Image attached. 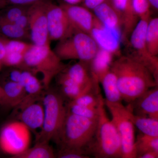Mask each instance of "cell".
<instances>
[{
	"label": "cell",
	"instance_id": "obj_1",
	"mask_svg": "<svg viewBox=\"0 0 158 158\" xmlns=\"http://www.w3.org/2000/svg\"><path fill=\"white\" fill-rule=\"evenodd\" d=\"M122 100L130 103L151 88L158 86V81L145 66L128 56H120L111 65Z\"/></svg>",
	"mask_w": 158,
	"mask_h": 158
},
{
	"label": "cell",
	"instance_id": "obj_2",
	"mask_svg": "<svg viewBox=\"0 0 158 158\" xmlns=\"http://www.w3.org/2000/svg\"><path fill=\"white\" fill-rule=\"evenodd\" d=\"M97 122V119L81 117L67 111L56 141L62 145V151L83 153V150L89 147L93 141Z\"/></svg>",
	"mask_w": 158,
	"mask_h": 158
},
{
	"label": "cell",
	"instance_id": "obj_3",
	"mask_svg": "<svg viewBox=\"0 0 158 158\" xmlns=\"http://www.w3.org/2000/svg\"><path fill=\"white\" fill-rule=\"evenodd\" d=\"M97 109L96 131L90 148L98 158H121L120 138L115 124L107 115L101 94Z\"/></svg>",
	"mask_w": 158,
	"mask_h": 158
},
{
	"label": "cell",
	"instance_id": "obj_4",
	"mask_svg": "<svg viewBox=\"0 0 158 158\" xmlns=\"http://www.w3.org/2000/svg\"><path fill=\"white\" fill-rule=\"evenodd\" d=\"M23 68L34 74H40L44 87L48 89L53 79L62 72L65 65L51 49L50 44L43 46L33 44L25 54Z\"/></svg>",
	"mask_w": 158,
	"mask_h": 158
},
{
	"label": "cell",
	"instance_id": "obj_5",
	"mask_svg": "<svg viewBox=\"0 0 158 158\" xmlns=\"http://www.w3.org/2000/svg\"><path fill=\"white\" fill-rule=\"evenodd\" d=\"M44 117L42 128L38 133L36 142H49L56 140L61 131L67 113L62 96L56 91H48L42 98Z\"/></svg>",
	"mask_w": 158,
	"mask_h": 158
},
{
	"label": "cell",
	"instance_id": "obj_6",
	"mask_svg": "<svg viewBox=\"0 0 158 158\" xmlns=\"http://www.w3.org/2000/svg\"><path fill=\"white\" fill-rule=\"evenodd\" d=\"M98 49L90 35L77 31L70 37L59 41L54 51L62 61L74 59L90 62Z\"/></svg>",
	"mask_w": 158,
	"mask_h": 158
},
{
	"label": "cell",
	"instance_id": "obj_7",
	"mask_svg": "<svg viewBox=\"0 0 158 158\" xmlns=\"http://www.w3.org/2000/svg\"><path fill=\"white\" fill-rule=\"evenodd\" d=\"M104 102L120 138L121 158H137L135 127L130 120L127 108L121 102H110L105 99Z\"/></svg>",
	"mask_w": 158,
	"mask_h": 158
},
{
	"label": "cell",
	"instance_id": "obj_8",
	"mask_svg": "<svg viewBox=\"0 0 158 158\" xmlns=\"http://www.w3.org/2000/svg\"><path fill=\"white\" fill-rule=\"evenodd\" d=\"M31 142V131L19 120L8 123L0 130V151L9 156L25 151Z\"/></svg>",
	"mask_w": 158,
	"mask_h": 158
},
{
	"label": "cell",
	"instance_id": "obj_9",
	"mask_svg": "<svg viewBox=\"0 0 158 158\" xmlns=\"http://www.w3.org/2000/svg\"><path fill=\"white\" fill-rule=\"evenodd\" d=\"M148 21L140 19L130 35L127 43L128 56L145 66L158 81V58L150 53L145 42Z\"/></svg>",
	"mask_w": 158,
	"mask_h": 158
},
{
	"label": "cell",
	"instance_id": "obj_10",
	"mask_svg": "<svg viewBox=\"0 0 158 158\" xmlns=\"http://www.w3.org/2000/svg\"><path fill=\"white\" fill-rule=\"evenodd\" d=\"M44 5L50 40L60 41L70 37L77 32L61 6L44 1Z\"/></svg>",
	"mask_w": 158,
	"mask_h": 158
},
{
	"label": "cell",
	"instance_id": "obj_11",
	"mask_svg": "<svg viewBox=\"0 0 158 158\" xmlns=\"http://www.w3.org/2000/svg\"><path fill=\"white\" fill-rule=\"evenodd\" d=\"M30 39L33 44L43 46L50 44L47 18L43 0L31 5L28 10Z\"/></svg>",
	"mask_w": 158,
	"mask_h": 158
},
{
	"label": "cell",
	"instance_id": "obj_12",
	"mask_svg": "<svg viewBox=\"0 0 158 158\" xmlns=\"http://www.w3.org/2000/svg\"><path fill=\"white\" fill-rule=\"evenodd\" d=\"M117 13L122 25V43L127 44L139 21L133 8L132 0H107Z\"/></svg>",
	"mask_w": 158,
	"mask_h": 158
},
{
	"label": "cell",
	"instance_id": "obj_13",
	"mask_svg": "<svg viewBox=\"0 0 158 158\" xmlns=\"http://www.w3.org/2000/svg\"><path fill=\"white\" fill-rule=\"evenodd\" d=\"M21 109L19 121L25 125L30 131L39 132L42 128L44 117L42 101L38 98L26 99L18 106Z\"/></svg>",
	"mask_w": 158,
	"mask_h": 158
},
{
	"label": "cell",
	"instance_id": "obj_14",
	"mask_svg": "<svg viewBox=\"0 0 158 158\" xmlns=\"http://www.w3.org/2000/svg\"><path fill=\"white\" fill-rule=\"evenodd\" d=\"M64 9L71 23L77 31L90 35L96 17L86 7L63 3L60 6Z\"/></svg>",
	"mask_w": 158,
	"mask_h": 158
},
{
	"label": "cell",
	"instance_id": "obj_15",
	"mask_svg": "<svg viewBox=\"0 0 158 158\" xmlns=\"http://www.w3.org/2000/svg\"><path fill=\"white\" fill-rule=\"evenodd\" d=\"M90 35L99 48L110 52L114 56L120 54L121 35L107 28L97 18Z\"/></svg>",
	"mask_w": 158,
	"mask_h": 158
},
{
	"label": "cell",
	"instance_id": "obj_16",
	"mask_svg": "<svg viewBox=\"0 0 158 158\" xmlns=\"http://www.w3.org/2000/svg\"><path fill=\"white\" fill-rule=\"evenodd\" d=\"M138 116L158 119V87L151 88L126 107Z\"/></svg>",
	"mask_w": 158,
	"mask_h": 158
},
{
	"label": "cell",
	"instance_id": "obj_17",
	"mask_svg": "<svg viewBox=\"0 0 158 158\" xmlns=\"http://www.w3.org/2000/svg\"><path fill=\"white\" fill-rule=\"evenodd\" d=\"M94 14L107 28L122 37L121 21L116 11L107 0H105L93 9Z\"/></svg>",
	"mask_w": 158,
	"mask_h": 158
},
{
	"label": "cell",
	"instance_id": "obj_18",
	"mask_svg": "<svg viewBox=\"0 0 158 158\" xmlns=\"http://www.w3.org/2000/svg\"><path fill=\"white\" fill-rule=\"evenodd\" d=\"M114 56L110 52L99 48L96 55L89 63L92 77L99 83L101 79L110 70Z\"/></svg>",
	"mask_w": 158,
	"mask_h": 158
},
{
	"label": "cell",
	"instance_id": "obj_19",
	"mask_svg": "<svg viewBox=\"0 0 158 158\" xmlns=\"http://www.w3.org/2000/svg\"><path fill=\"white\" fill-rule=\"evenodd\" d=\"M0 86L3 90L1 105L18 106L27 96L23 87L18 82L8 81Z\"/></svg>",
	"mask_w": 158,
	"mask_h": 158
},
{
	"label": "cell",
	"instance_id": "obj_20",
	"mask_svg": "<svg viewBox=\"0 0 158 158\" xmlns=\"http://www.w3.org/2000/svg\"><path fill=\"white\" fill-rule=\"evenodd\" d=\"M59 84L61 87L62 93L70 100V101L75 99L82 94L98 85L97 81L94 82L88 86H83L69 77L64 73H61L59 78Z\"/></svg>",
	"mask_w": 158,
	"mask_h": 158
},
{
	"label": "cell",
	"instance_id": "obj_21",
	"mask_svg": "<svg viewBox=\"0 0 158 158\" xmlns=\"http://www.w3.org/2000/svg\"><path fill=\"white\" fill-rule=\"evenodd\" d=\"M89 63L79 62L71 66L64 73L79 85L88 86L97 81L92 77Z\"/></svg>",
	"mask_w": 158,
	"mask_h": 158
},
{
	"label": "cell",
	"instance_id": "obj_22",
	"mask_svg": "<svg viewBox=\"0 0 158 158\" xmlns=\"http://www.w3.org/2000/svg\"><path fill=\"white\" fill-rule=\"evenodd\" d=\"M127 110L130 120L141 134L152 137H158V119L138 116Z\"/></svg>",
	"mask_w": 158,
	"mask_h": 158
},
{
	"label": "cell",
	"instance_id": "obj_23",
	"mask_svg": "<svg viewBox=\"0 0 158 158\" xmlns=\"http://www.w3.org/2000/svg\"><path fill=\"white\" fill-rule=\"evenodd\" d=\"M104 90L107 101L112 103L121 102L122 98L115 74L110 70L100 80Z\"/></svg>",
	"mask_w": 158,
	"mask_h": 158
},
{
	"label": "cell",
	"instance_id": "obj_24",
	"mask_svg": "<svg viewBox=\"0 0 158 158\" xmlns=\"http://www.w3.org/2000/svg\"><path fill=\"white\" fill-rule=\"evenodd\" d=\"M7 158H57L49 142H36L33 147L29 148L19 154Z\"/></svg>",
	"mask_w": 158,
	"mask_h": 158
},
{
	"label": "cell",
	"instance_id": "obj_25",
	"mask_svg": "<svg viewBox=\"0 0 158 158\" xmlns=\"http://www.w3.org/2000/svg\"><path fill=\"white\" fill-rule=\"evenodd\" d=\"M137 158L149 153H158V137H152L141 133L135 138Z\"/></svg>",
	"mask_w": 158,
	"mask_h": 158
},
{
	"label": "cell",
	"instance_id": "obj_26",
	"mask_svg": "<svg viewBox=\"0 0 158 158\" xmlns=\"http://www.w3.org/2000/svg\"><path fill=\"white\" fill-rule=\"evenodd\" d=\"M145 42L150 53L153 56L158 55V18H151L145 32Z\"/></svg>",
	"mask_w": 158,
	"mask_h": 158
},
{
	"label": "cell",
	"instance_id": "obj_27",
	"mask_svg": "<svg viewBox=\"0 0 158 158\" xmlns=\"http://www.w3.org/2000/svg\"><path fill=\"white\" fill-rule=\"evenodd\" d=\"M0 35L9 39L22 40L30 38V33L19 27L14 23L0 21Z\"/></svg>",
	"mask_w": 158,
	"mask_h": 158
},
{
	"label": "cell",
	"instance_id": "obj_28",
	"mask_svg": "<svg viewBox=\"0 0 158 158\" xmlns=\"http://www.w3.org/2000/svg\"><path fill=\"white\" fill-rule=\"evenodd\" d=\"M30 6H10L1 9L0 21L14 23L19 18L28 11Z\"/></svg>",
	"mask_w": 158,
	"mask_h": 158
},
{
	"label": "cell",
	"instance_id": "obj_29",
	"mask_svg": "<svg viewBox=\"0 0 158 158\" xmlns=\"http://www.w3.org/2000/svg\"><path fill=\"white\" fill-rule=\"evenodd\" d=\"M44 88L42 82L38 80L35 74H32L23 86L27 95L25 99L38 98Z\"/></svg>",
	"mask_w": 158,
	"mask_h": 158
},
{
	"label": "cell",
	"instance_id": "obj_30",
	"mask_svg": "<svg viewBox=\"0 0 158 158\" xmlns=\"http://www.w3.org/2000/svg\"><path fill=\"white\" fill-rule=\"evenodd\" d=\"M67 110L69 113L81 117L92 119H97L98 118L97 107H88L70 102Z\"/></svg>",
	"mask_w": 158,
	"mask_h": 158
},
{
	"label": "cell",
	"instance_id": "obj_31",
	"mask_svg": "<svg viewBox=\"0 0 158 158\" xmlns=\"http://www.w3.org/2000/svg\"><path fill=\"white\" fill-rule=\"evenodd\" d=\"M133 8L139 19L149 20L151 18L150 9L148 0H132Z\"/></svg>",
	"mask_w": 158,
	"mask_h": 158
},
{
	"label": "cell",
	"instance_id": "obj_32",
	"mask_svg": "<svg viewBox=\"0 0 158 158\" xmlns=\"http://www.w3.org/2000/svg\"><path fill=\"white\" fill-rule=\"evenodd\" d=\"M32 44H33L27 43L19 40L7 38L6 44V53L15 52L25 54Z\"/></svg>",
	"mask_w": 158,
	"mask_h": 158
},
{
	"label": "cell",
	"instance_id": "obj_33",
	"mask_svg": "<svg viewBox=\"0 0 158 158\" xmlns=\"http://www.w3.org/2000/svg\"><path fill=\"white\" fill-rule=\"evenodd\" d=\"M24 56L25 54L19 53L6 52L2 63L10 67H23Z\"/></svg>",
	"mask_w": 158,
	"mask_h": 158
},
{
	"label": "cell",
	"instance_id": "obj_34",
	"mask_svg": "<svg viewBox=\"0 0 158 158\" xmlns=\"http://www.w3.org/2000/svg\"><path fill=\"white\" fill-rule=\"evenodd\" d=\"M42 0H0V10L14 6H30Z\"/></svg>",
	"mask_w": 158,
	"mask_h": 158
},
{
	"label": "cell",
	"instance_id": "obj_35",
	"mask_svg": "<svg viewBox=\"0 0 158 158\" xmlns=\"http://www.w3.org/2000/svg\"><path fill=\"white\" fill-rule=\"evenodd\" d=\"M57 158H98L85 155L82 153L62 151Z\"/></svg>",
	"mask_w": 158,
	"mask_h": 158
},
{
	"label": "cell",
	"instance_id": "obj_36",
	"mask_svg": "<svg viewBox=\"0 0 158 158\" xmlns=\"http://www.w3.org/2000/svg\"><path fill=\"white\" fill-rule=\"evenodd\" d=\"M27 12L28 11L19 18L14 23L19 27L29 32V20Z\"/></svg>",
	"mask_w": 158,
	"mask_h": 158
},
{
	"label": "cell",
	"instance_id": "obj_37",
	"mask_svg": "<svg viewBox=\"0 0 158 158\" xmlns=\"http://www.w3.org/2000/svg\"><path fill=\"white\" fill-rule=\"evenodd\" d=\"M7 39L0 35V62L2 63L6 54V44Z\"/></svg>",
	"mask_w": 158,
	"mask_h": 158
},
{
	"label": "cell",
	"instance_id": "obj_38",
	"mask_svg": "<svg viewBox=\"0 0 158 158\" xmlns=\"http://www.w3.org/2000/svg\"><path fill=\"white\" fill-rule=\"evenodd\" d=\"M22 70L19 69H14L11 70L9 73V80L8 81L18 82Z\"/></svg>",
	"mask_w": 158,
	"mask_h": 158
},
{
	"label": "cell",
	"instance_id": "obj_39",
	"mask_svg": "<svg viewBox=\"0 0 158 158\" xmlns=\"http://www.w3.org/2000/svg\"><path fill=\"white\" fill-rule=\"evenodd\" d=\"M151 8L156 11L158 10V0H148Z\"/></svg>",
	"mask_w": 158,
	"mask_h": 158
},
{
	"label": "cell",
	"instance_id": "obj_40",
	"mask_svg": "<svg viewBox=\"0 0 158 158\" xmlns=\"http://www.w3.org/2000/svg\"><path fill=\"white\" fill-rule=\"evenodd\" d=\"M158 157V153H149L137 158H157Z\"/></svg>",
	"mask_w": 158,
	"mask_h": 158
},
{
	"label": "cell",
	"instance_id": "obj_41",
	"mask_svg": "<svg viewBox=\"0 0 158 158\" xmlns=\"http://www.w3.org/2000/svg\"><path fill=\"white\" fill-rule=\"evenodd\" d=\"M66 4L71 5H77L84 2V0H63Z\"/></svg>",
	"mask_w": 158,
	"mask_h": 158
},
{
	"label": "cell",
	"instance_id": "obj_42",
	"mask_svg": "<svg viewBox=\"0 0 158 158\" xmlns=\"http://www.w3.org/2000/svg\"><path fill=\"white\" fill-rule=\"evenodd\" d=\"M3 95V90L2 87L0 86V104L1 103V101H2V98Z\"/></svg>",
	"mask_w": 158,
	"mask_h": 158
},
{
	"label": "cell",
	"instance_id": "obj_43",
	"mask_svg": "<svg viewBox=\"0 0 158 158\" xmlns=\"http://www.w3.org/2000/svg\"><path fill=\"white\" fill-rule=\"evenodd\" d=\"M2 62H0V72H1V71L2 70Z\"/></svg>",
	"mask_w": 158,
	"mask_h": 158
},
{
	"label": "cell",
	"instance_id": "obj_44",
	"mask_svg": "<svg viewBox=\"0 0 158 158\" xmlns=\"http://www.w3.org/2000/svg\"></svg>",
	"mask_w": 158,
	"mask_h": 158
}]
</instances>
